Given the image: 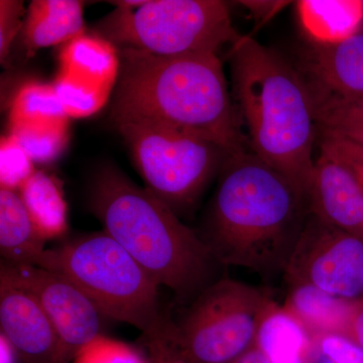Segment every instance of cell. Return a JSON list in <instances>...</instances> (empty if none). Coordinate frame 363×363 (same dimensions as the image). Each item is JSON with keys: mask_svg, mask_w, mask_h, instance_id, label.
<instances>
[{"mask_svg": "<svg viewBox=\"0 0 363 363\" xmlns=\"http://www.w3.org/2000/svg\"><path fill=\"white\" fill-rule=\"evenodd\" d=\"M1 340V345H0V350H1V363H16V350H13V346L9 343V341L6 338H0Z\"/></svg>", "mask_w": 363, "mask_h": 363, "instance_id": "31", "label": "cell"}, {"mask_svg": "<svg viewBox=\"0 0 363 363\" xmlns=\"http://www.w3.org/2000/svg\"><path fill=\"white\" fill-rule=\"evenodd\" d=\"M255 346L272 363H307L315 344L304 327L274 300L262 318Z\"/></svg>", "mask_w": 363, "mask_h": 363, "instance_id": "18", "label": "cell"}, {"mask_svg": "<svg viewBox=\"0 0 363 363\" xmlns=\"http://www.w3.org/2000/svg\"><path fill=\"white\" fill-rule=\"evenodd\" d=\"M269 291L229 278L216 279L177 322V350L187 363H233L255 346Z\"/></svg>", "mask_w": 363, "mask_h": 363, "instance_id": "7", "label": "cell"}, {"mask_svg": "<svg viewBox=\"0 0 363 363\" xmlns=\"http://www.w3.org/2000/svg\"><path fill=\"white\" fill-rule=\"evenodd\" d=\"M9 128L70 119L52 84L30 81L14 93L9 107Z\"/></svg>", "mask_w": 363, "mask_h": 363, "instance_id": "22", "label": "cell"}, {"mask_svg": "<svg viewBox=\"0 0 363 363\" xmlns=\"http://www.w3.org/2000/svg\"><path fill=\"white\" fill-rule=\"evenodd\" d=\"M329 363H363V348L342 335H326L314 341Z\"/></svg>", "mask_w": 363, "mask_h": 363, "instance_id": "28", "label": "cell"}, {"mask_svg": "<svg viewBox=\"0 0 363 363\" xmlns=\"http://www.w3.org/2000/svg\"><path fill=\"white\" fill-rule=\"evenodd\" d=\"M342 336L363 348V296L351 300Z\"/></svg>", "mask_w": 363, "mask_h": 363, "instance_id": "29", "label": "cell"}, {"mask_svg": "<svg viewBox=\"0 0 363 363\" xmlns=\"http://www.w3.org/2000/svg\"><path fill=\"white\" fill-rule=\"evenodd\" d=\"M322 133L321 154L342 164L350 169L363 187V147L340 138V136Z\"/></svg>", "mask_w": 363, "mask_h": 363, "instance_id": "25", "label": "cell"}, {"mask_svg": "<svg viewBox=\"0 0 363 363\" xmlns=\"http://www.w3.org/2000/svg\"><path fill=\"white\" fill-rule=\"evenodd\" d=\"M58 76L75 84L111 94L121 72L116 45L101 35L87 33L67 43L59 56Z\"/></svg>", "mask_w": 363, "mask_h": 363, "instance_id": "14", "label": "cell"}, {"mask_svg": "<svg viewBox=\"0 0 363 363\" xmlns=\"http://www.w3.org/2000/svg\"><path fill=\"white\" fill-rule=\"evenodd\" d=\"M45 238L26 209L18 190L0 187V255L11 266H37Z\"/></svg>", "mask_w": 363, "mask_h": 363, "instance_id": "16", "label": "cell"}, {"mask_svg": "<svg viewBox=\"0 0 363 363\" xmlns=\"http://www.w3.org/2000/svg\"><path fill=\"white\" fill-rule=\"evenodd\" d=\"M25 13L23 1H0V61L4 66L9 65V55L14 40L23 30Z\"/></svg>", "mask_w": 363, "mask_h": 363, "instance_id": "26", "label": "cell"}, {"mask_svg": "<svg viewBox=\"0 0 363 363\" xmlns=\"http://www.w3.org/2000/svg\"><path fill=\"white\" fill-rule=\"evenodd\" d=\"M76 359V363H145L125 346L101 338L83 350Z\"/></svg>", "mask_w": 363, "mask_h": 363, "instance_id": "27", "label": "cell"}, {"mask_svg": "<svg viewBox=\"0 0 363 363\" xmlns=\"http://www.w3.org/2000/svg\"><path fill=\"white\" fill-rule=\"evenodd\" d=\"M70 119L9 128V135L33 162L49 164L63 154L69 143Z\"/></svg>", "mask_w": 363, "mask_h": 363, "instance_id": "23", "label": "cell"}, {"mask_svg": "<svg viewBox=\"0 0 363 363\" xmlns=\"http://www.w3.org/2000/svg\"><path fill=\"white\" fill-rule=\"evenodd\" d=\"M307 86L321 133L340 136L363 147V98L340 96Z\"/></svg>", "mask_w": 363, "mask_h": 363, "instance_id": "21", "label": "cell"}, {"mask_svg": "<svg viewBox=\"0 0 363 363\" xmlns=\"http://www.w3.org/2000/svg\"><path fill=\"white\" fill-rule=\"evenodd\" d=\"M18 193L45 240L65 233L66 203L52 177L35 169V173L18 189Z\"/></svg>", "mask_w": 363, "mask_h": 363, "instance_id": "20", "label": "cell"}, {"mask_svg": "<svg viewBox=\"0 0 363 363\" xmlns=\"http://www.w3.org/2000/svg\"><path fill=\"white\" fill-rule=\"evenodd\" d=\"M33 162L25 150L14 140L13 135H6L0 143V182L1 187L18 190L21 186L35 173Z\"/></svg>", "mask_w": 363, "mask_h": 363, "instance_id": "24", "label": "cell"}, {"mask_svg": "<svg viewBox=\"0 0 363 363\" xmlns=\"http://www.w3.org/2000/svg\"><path fill=\"white\" fill-rule=\"evenodd\" d=\"M88 201L104 231L182 304H190L216 281L215 271L220 264L199 234L118 169L107 166L98 172Z\"/></svg>", "mask_w": 363, "mask_h": 363, "instance_id": "3", "label": "cell"}, {"mask_svg": "<svg viewBox=\"0 0 363 363\" xmlns=\"http://www.w3.org/2000/svg\"><path fill=\"white\" fill-rule=\"evenodd\" d=\"M111 121H143L213 143L230 155L245 138L217 54L157 56L119 48Z\"/></svg>", "mask_w": 363, "mask_h": 363, "instance_id": "2", "label": "cell"}, {"mask_svg": "<svg viewBox=\"0 0 363 363\" xmlns=\"http://www.w3.org/2000/svg\"><path fill=\"white\" fill-rule=\"evenodd\" d=\"M75 284L105 317L142 331L149 342L176 343L178 328L162 311L154 279L105 231L47 248L37 266Z\"/></svg>", "mask_w": 363, "mask_h": 363, "instance_id": "5", "label": "cell"}, {"mask_svg": "<svg viewBox=\"0 0 363 363\" xmlns=\"http://www.w3.org/2000/svg\"><path fill=\"white\" fill-rule=\"evenodd\" d=\"M233 363H272L267 359L266 355L262 352L257 347H252V350H248L245 354L241 355L238 359H236Z\"/></svg>", "mask_w": 363, "mask_h": 363, "instance_id": "30", "label": "cell"}, {"mask_svg": "<svg viewBox=\"0 0 363 363\" xmlns=\"http://www.w3.org/2000/svg\"><path fill=\"white\" fill-rule=\"evenodd\" d=\"M1 264L35 296L49 317L60 341V363H68L101 338L105 316L75 284L43 267Z\"/></svg>", "mask_w": 363, "mask_h": 363, "instance_id": "10", "label": "cell"}, {"mask_svg": "<svg viewBox=\"0 0 363 363\" xmlns=\"http://www.w3.org/2000/svg\"><path fill=\"white\" fill-rule=\"evenodd\" d=\"M104 39L119 48L157 56L217 54L240 35L225 2L219 0H145L138 9H117L99 25Z\"/></svg>", "mask_w": 363, "mask_h": 363, "instance_id": "6", "label": "cell"}, {"mask_svg": "<svg viewBox=\"0 0 363 363\" xmlns=\"http://www.w3.org/2000/svg\"><path fill=\"white\" fill-rule=\"evenodd\" d=\"M1 336L26 363H60V341L39 301L0 266Z\"/></svg>", "mask_w": 363, "mask_h": 363, "instance_id": "11", "label": "cell"}, {"mask_svg": "<svg viewBox=\"0 0 363 363\" xmlns=\"http://www.w3.org/2000/svg\"><path fill=\"white\" fill-rule=\"evenodd\" d=\"M145 188L179 217L195 206L229 156L213 143L143 121H113Z\"/></svg>", "mask_w": 363, "mask_h": 363, "instance_id": "8", "label": "cell"}, {"mask_svg": "<svg viewBox=\"0 0 363 363\" xmlns=\"http://www.w3.org/2000/svg\"><path fill=\"white\" fill-rule=\"evenodd\" d=\"M21 33L28 56L44 48L66 45L86 33L84 4L78 0H33Z\"/></svg>", "mask_w": 363, "mask_h": 363, "instance_id": "15", "label": "cell"}, {"mask_svg": "<svg viewBox=\"0 0 363 363\" xmlns=\"http://www.w3.org/2000/svg\"><path fill=\"white\" fill-rule=\"evenodd\" d=\"M308 196L311 213L363 240V187L350 169L320 154Z\"/></svg>", "mask_w": 363, "mask_h": 363, "instance_id": "12", "label": "cell"}, {"mask_svg": "<svg viewBox=\"0 0 363 363\" xmlns=\"http://www.w3.org/2000/svg\"><path fill=\"white\" fill-rule=\"evenodd\" d=\"M286 285H311L336 297L363 296V240L310 212L284 272Z\"/></svg>", "mask_w": 363, "mask_h": 363, "instance_id": "9", "label": "cell"}, {"mask_svg": "<svg viewBox=\"0 0 363 363\" xmlns=\"http://www.w3.org/2000/svg\"><path fill=\"white\" fill-rule=\"evenodd\" d=\"M145 0H119V1H111L109 4H114L117 9H138L145 4Z\"/></svg>", "mask_w": 363, "mask_h": 363, "instance_id": "32", "label": "cell"}, {"mask_svg": "<svg viewBox=\"0 0 363 363\" xmlns=\"http://www.w3.org/2000/svg\"><path fill=\"white\" fill-rule=\"evenodd\" d=\"M298 18L313 42L336 44L357 35L363 18V1L302 0Z\"/></svg>", "mask_w": 363, "mask_h": 363, "instance_id": "19", "label": "cell"}, {"mask_svg": "<svg viewBox=\"0 0 363 363\" xmlns=\"http://www.w3.org/2000/svg\"><path fill=\"white\" fill-rule=\"evenodd\" d=\"M309 214L307 195L245 150L226 157L198 234L220 266L269 279L284 274Z\"/></svg>", "mask_w": 363, "mask_h": 363, "instance_id": "1", "label": "cell"}, {"mask_svg": "<svg viewBox=\"0 0 363 363\" xmlns=\"http://www.w3.org/2000/svg\"><path fill=\"white\" fill-rule=\"evenodd\" d=\"M305 82L333 94L363 98V33L336 44L313 42L305 55Z\"/></svg>", "mask_w": 363, "mask_h": 363, "instance_id": "13", "label": "cell"}, {"mask_svg": "<svg viewBox=\"0 0 363 363\" xmlns=\"http://www.w3.org/2000/svg\"><path fill=\"white\" fill-rule=\"evenodd\" d=\"M288 288L283 307L304 327L313 340L326 335H342L351 300L305 284Z\"/></svg>", "mask_w": 363, "mask_h": 363, "instance_id": "17", "label": "cell"}, {"mask_svg": "<svg viewBox=\"0 0 363 363\" xmlns=\"http://www.w3.org/2000/svg\"><path fill=\"white\" fill-rule=\"evenodd\" d=\"M230 61L234 94L255 156L309 195L317 124L304 79L252 37L234 43Z\"/></svg>", "mask_w": 363, "mask_h": 363, "instance_id": "4", "label": "cell"}]
</instances>
